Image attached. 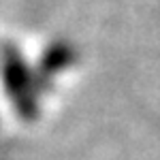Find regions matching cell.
I'll return each mask as SVG.
<instances>
[{
    "mask_svg": "<svg viewBox=\"0 0 160 160\" xmlns=\"http://www.w3.org/2000/svg\"><path fill=\"white\" fill-rule=\"evenodd\" d=\"M2 81H4V90L9 94V98L13 100L15 109L19 111V115L26 120H32L38 111L37 77L30 73V68L26 66V62L15 49L4 51Z\"/></svg>",
    "mask_w": 160,
    "mask_h": 160,
    "instance_id": "6da1fadb",
    "label": "cell"
},
{
    "mask_svg": "<svg viewBox=\"0 0 160 160\" xmlns=\"http://www.w3.org/2000/svg\"><path fill=\"white\" fill-rule=\"evenodd\" d=\"M77 53L68 43H53L51 47H47V51L43 53L41 64H38V79H43L45 83L51 81L58 73H62L64 68H68L75 62Z\"/></svg>",
    "mask_w": 160,
    "mask_h": 160,
    "instance_id": "7a4b0ae2",
    "label": "cell"
}]
</instances>
